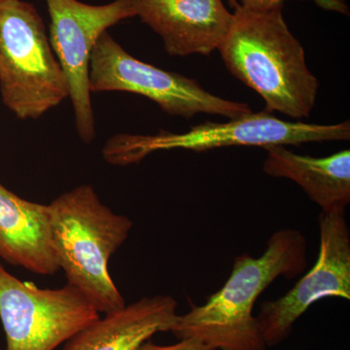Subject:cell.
Wrapping results in <instances>:
<instances>
[{"label":"cell","instance_id":"1","mask_svg":"<svg viewBox=\"0 0 350 350\" xmlns=\"http://www.w3.org/2000/svg\"><path fill=\"white\" fill-rule=\"evenodd\" d=\"M308 241L299 230L273 232L261 256L239 255L224 286L204 305L178 314L172 331L179 340L197 338L214 350H267L255 304L278 278L293 280L308 266Z\"/></svg>","mask_w":350,"mask_h":350},{"label":"cell","instance_id":"2","mask_svg":"<svg viewBox=\"0 0 350 350\" xmlns=\"http://www.w3.org/2000/svg\"><path fill=\"white\" fill-rule=\"evenodd\" d=\"M234 9L231 27L218 49L228 70L262 96L266 111L295 119L310 117L319 80L285 22L283 6Z\"/></svg>","mask_w":350,"mask_h":350},{"label":"cell","instance_id":"3","mask_svg":"<svg viewBox=\"0 0 350 350\" xmlns=\"http://www.w3.org/2000/svg\"><path fill=\"white\" fill-rule=\"evenodd\" d=\"M51 239L68 284L81 291L98 312L126 305L113 282L108 262L125 243L133 221L113 213L93 186H77L48 204Z\"/></svg>","mask_w":350,"mask_h":350},{"label":"cell","instance_id":"4","mask_svg":"<svg viewBox=\"0 0 350 350\" xmlns=\"http://www.w3.org/2000/svg\"><path fill=\"white\" fill-rule=\"evenodd\" d=\"M0 93L21 120L40 118L69 98L44 21L23 0L0 2Z\"/></svg>","mask_w":350,"mask_h":350},{"label":"cell","instance_id":"5","mask_svg":"<svg viewBox=\"0 0 350 350\" xmlns=\"http://www.w3.org/2000/svg\"><path fill=\"white\" fill-rule=\"evenodd\" d=\"M349 121L333 125L288 122L268 111L251 112L227 123L206 122L186 133L160 131L154 135L119 133L105 144L103 157L112 165H133L159 151L184 149L202 152L230 146L300 145L310 142H345Z\"/></svg>","mask_w":350,"mask_h":350},{"label":"cell","instance_id":"6","mask_svg":"<svg viewBox=\"0 0 350 350\" xmlns=\"http://www.w3.org/2000/svg\"><path fill=\"white\" fill-rule=\"evenodd\" d=\"M89 83L91 93L140 94L167 114L186 119L206 113L232 120L252 112L246 103L209 93L194 79L135 59L108 31L100 36L92 53Z\"/></svg>","mask_w":350,"mask_h":350},{"label":"cell","instance_id":"7","mask_svg":"<svg viewBox=\"0 0 350 350\" xmlns=\"http://www.w3.org/2000/svg\"><path fill=\"white\" fill-rule=\"evenodd\" d=\"M100 319V312L70 284L43 289L6 271L0 259V320L6 350H54Z\"/></svg>","mask_w":350,"mask_h":350},{"label":"cell","instance_id":"8","mask_svg":"<svg viewBox=\"0 0 350 350\" xmlns=\"http://www.w3.org/2000/svg\"><path fill=\"white\" fill-rule=\"evenodd\" d=\"M50 15V43L68 82L80 140L91 144L96 121L90 91V62L94 46L109 27L135 17L131 0L91 5L78 0H46Z\"/></svg>","mask_w":350,"mask_h":350},{"label":"cell","instance_id":"9","mask_svg":"<svg viewBox=\"0 0 350 350\" xmlns=\"http://www.w3.org/2000/svg\"><path fill=\"white\" fill-rule=\"evenodd\" d=\"M319 226V253L314 266L286 294L264 301L256 315L267 347L284 342L297 320L317 301L350 300V232L345 211H321Z\"/></svg>","mask_w":350,"mask_h":350},{"label":"cell","instance_id":"10","mask_svg":"<svg viewBox=\"0 0 350 350\" xmlns=\"http://www.w3.org/2000/svg\"><path fill=\"white\" fill-rule=\"evenodd\" d=\"M135 16L162 38L170 56L211 55L224 42L232 13L222 0H131Z\"/></svg>","mask_w":350,"mask_h":350},{"label":"cell","instance_id":"11","mask_svg":"<svg viewBox=\"0 0 350 350\" xmlns=\"http://www.w3.org/2000/svg\"><path fill=\"white\" fill-rule=\"evenodd\" d=\"M176 300L169 295L144 297L75 334L63 350H135L157 333L170 332L176 321Z\"/></svg>","mask_w":350,"mask_h":350},{"label":"cell","instance_id":"12","mask_svg":"<svg viewBox=\"0 0 350 350\" xmlns=\"http://www.w3.org/2000/svg\"><path fill=\"white\" fill-rule=\"evenodd\" d=\"M0 259L31 273L59 271L51 239L48 204L29 202L0 184Z\"/></svg>","mask_w":350,"mask_h":350},{"label":"cell","instance_id":"13","mask_svg":"<svg viewBox=\"0 0 350 350\" xmlns=\"http://www.w3.org/2000/svg\"><path fill=\"white\" fill-rule=\"evenodd\" d=\"M262 169L269 176L294 181L322 213L345 211L350 202V151L315 158L299 155L284 145L265 147Z\"/></svg>","mask_w":350,"mask_h":350},{"label":"cell","instance_id":"14","mask_svg":"<svg viewBox=\"0 0 350 350\" xmlns=\"http://www.w3.org/2000/svg\"><path fill=\"white\" fill-rule=\"evenodd\" d=\"M285 1L287 0H229L232 8L243 6L250 9H268L283 6ZM310 1L314 2L317 6L324 10L349 15V5L345 0H310Z\"/></svg>","mask_w":350,"mask_h":350},{"label":"cell","instance_id":"15","mask_svg":"<svg viewBox=\"0 0 350 350\" xmlns=\"http://www.w3.org/2000/svg\"><path fill=\"white\" fill-rule=\"evenodd\" d=\"M135 350H214L213 347H209L197 338H184L179 340V342L170 345H158L153 342H147L140 345Z\"/></svg>","mask_w":350,"mask_h":350},{"label":"cell","instance_id":"16","mask_svg":"<svg viewBox=\"0 0 350 350\" xmlns=\"http://www.w3.org/2000/svg\"><path fill=\"white\" fill-rule=\"evenodd\" d=\"M5 1V0H0V2Z\"/></svg>","mask_w":350,"mask_h":350}]
</instances>
